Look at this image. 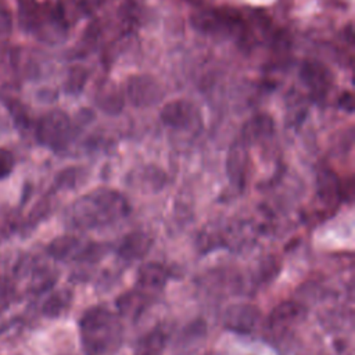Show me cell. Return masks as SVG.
<instances>
[{
  "instance_id": "cell-14",
  "label": "cell",
  "mask_w": 355,
  "mask_h": 355,
  "mask_svg": "<svg viewBox=\"0 0 355 355\" xmlns=\"http://www.w3.org/2000/svg\"><path fill=\"white\" fill-rule=\"evenodd\" d=\"M273 132V122L268 115H258L247 122L243 129V141L245 144L262 140Z\"/></svg>"
},
{
  "instance_id": "cell-19",
  "label": "cell",
  "mask_w": 355,
  "mask_h": 355,
  "mask_svg": "<svg viewBox=\"0 0 355 355\" xmlns=\"http://www.w3.org/2000/svg\"><path fill=\"white\" fill-rule=\"evenodd\" d=\"M319 196L327 204H336L341 197V184L334 173L324 171L319 175Z\"/></svg>"
},
{
  "instance_id": "cell-5",
  "label": "cell",
  "mask_w": 355,
  "mask_h": 355,
  "mask_svg": "<svg viewBox=\"0 0 355 355\" xmlns=\"http://www.w3.org/2000/svg\"><path fill=\"white\" fill-rule=\"evenodd\" d=\"M94 251L93 244H83L78 237L73 236H61L54 239L49 247L47 252L51 258L57 261H68V259H79L86 261L92 258Z\"/></svg>"
},
{
  "instance_id": "cell-20",
  "label": "cell",
  "mask_w": 355,
  "mask_h": 355,
  "mask_svg": "<svg viewBox=\"0 0 355 355\" xmlns=\"http://www.w3.org/2000/svg\"><path fill=\"white\" fill-rule=\"evenodd\" d=\"M15 288L8 277L0 276V312L6 311L14 300Z\"/></svg>"
},
{
  "instance_id": "cell-15",
  "label": "cell",
  "mask_w": 355,
  "mask_h": 355,
  "mask_svg": "<svg viewBox=\"0 0 355 355\" xmlns=\"http://www.w3.org/2000/svg\"><path fill=\"white\" fill-rule=\"evenodd\" d=\"M147 305V295L139 290L122 294L116 301V308L122 316L137 318Z\"/></svg>"
},
{
  "instance_id": "cell-10",
  "label": "cell",
  "mask_w": 355,
  "mask_h": 355,
  "mask_svg": "<svg viewBox=\"0 0 355 355\" xmlns=\"http://www.w3.org/2000/svg\"><path fill=\"white\" fill-rule=\"evenodd\" d=\"M168 280V270L155 262H146L137 272V290L148 295L150 293L161 291Z\"/></svg>"
},
{
  "instance_id": "cell-21",
  "label": "cell",
  "mask_w": 355,
  "mask_h": 355,
  "mask_svg": "<svg viewBox=\"0 0 355 355\" xmlns=\"http://www.w3.org/2000/svg\"><path fill=\"white\" fill-rule=\"evenodd\" d=\"M14 155L6 148H0V180L10 176V173L14 169Z\"/></svg>"
},
{
  "instance_id": "cell-16",
  "label": "cell",
  "mask_w": 355,
  "mask_h": 355,
  "mask_svg": "<svg viewBox=\"0 0 355 355\" xmlns=\"http://www.w3.org/2000/svg\"><path fill=\"white\" fill-rule=\"evenodd\" d=\"M71 300H72L71 291L57 290L46 298V301L43 302V306H42V312L47 318H58L69 308Z\"/></svg>"
},
{
  "instance_id": "cell-22",
  "label": "cell",
  "mask_w": 355,
  "mask_h": 355,
  "mask_svg": "<svg viewBox=\"0 0 355 355\" xmlns=\"http://www.w3.org/2000/svg\"><path fill=\"white\" fill-rule=\"evenodd\" d=\"M12 31V15L10 10L0 3V36L10 35Z\"/></svg>"
},
{
  "instance_id": "cell-12",
  "label": "cell",
  "mask_w": 355,
  "mask_h": 355,
  "mask_svg": "<svg viewBox=\"0 0 355 355\" xmlns=\"http://www.w3.org/2000/svg\"><path fill=\"white\" fill-rule=\"evenodd\" d=\"M151 244L153 239L147 233L130 232L122 239L118 247V255L125 261L140 259L148 252Z\"/></svg>"
},
{
  "instance_id": "cell-4",
  "label": "cell",
  "mask_w": 355,
  "mask_h": 355,
  "mask_svg": "<svg viewBox=\"0 0 355 355\" xmlns=\"http://www.w3.org/2000/svg\"><path fill=\"white\" fill-rule=\"evenodd\" d=\"M305 308L294 301L277 305L268 316L265 327L270 338L282 340L294 330L305 318Z\"/></svg>"
},
{
  "instance_id": "cell-18",
  "label": "cell",
  "mask_w": 355,
  "mask_h": 355,
  "mask_svg": "<svg viewBox=\"0 0 355 355\" xmlns=\"http://www.w3.org/2000/svg\"><path fill=\"white\" fill-rule=\"evenodd\" d=\"M165 343V334L161 330H153L139 340L135 355H161Z\"/></svg>"
},
{
  "instance_id": "cell-9",
  "label": "cell",
  "mask_w": 355,
  "mask_h": 355,
  "mask_svg": "<svg viewBox=\"0 0 355 355\" xmlns=\"http://www.w3.org/2000/svg\"><path fill=\"white\" fill-rule=\"evenodd\" d=\"M18 273L24 276L29 275V290L35 294H40L43 291L50 290L57 279V275L53 269H50L46 265L36 263L33 261L21 262Z\"/></svg>"
},
{
  "instance_id": "cell-11",
  "label": "cell",
  "mask_w": 355,
  "mask_h": 355,
  "mask_svg": "<svg viewBox=\"0 0 355 355\" xmlns=\"http://www.w3.org/2000/svg\"><path fill=\"white\" fill-rule=\"evenodd\" d=\"M128 94L133 104L143 107L155 103L161 94V90L153 78L135 76L129 79Z\"/></svg>"
},
{
  "instance_id": "cell-7",
  "label": "cell",
  "mask_w": 355,
  "mask_h": 355,
  "mask_svg": "<svg viewBox=\"0 0 355 355\" xmlns=\"http://www.w3.org/2000/svg\"><path fill=\"white\" fill-rule=\"evenodd\" d=\"M248 165V154L245 143L239 140L232 144L226 158V172L233 187L243 190L245 186V173Z\"/></svg>"
},
{
  "instance_id": "cell-6",
  "label": "cell",
  "mask_w": 355,
  "mask_h": 355,
  "mask_svg": "<svg viewBox=\"0 0 355 355\" xmlns=\"http://www.w3.org/2000/svg\"><path fill=\"white\" fill-rule=\"evenodd\" d=\"M261 316L259 309L251 304H237L226 309L223 323L227 329L237 333H250Z\"/></svg>"
},
{
  "instance_id": "cell-2",
  "label": "cell",
  "mask_w": 355,
  "mask_h": 355,
  "mask_svg": "<svg viewBox=\"0 0 355 355\" xmlns=\"http://www.w3.org/2000/svg\"><path fill=\"white\" fill-rule=\"evenodd\" d=\"M79 334L85 355H104L119 340L121 324L107 308L93 306L82 315Z\"/></svg>"
},
{
  "instance_id": "cell-3",
  "label": "cell",
  "mask_w": 355,
  "mask_h": 355,
  "mask_svg": "<svg viewBox=\"0 0 355 355\" xmlns=\"http://www.w3.org/2000/svg\"><path fill=\"white\" fill-rule=\"evenodd\" d=\"M71 133L72 128L68 115L58 110L43 115L36 129L37 141L54 151L67 147L71 139Z\"/></svg>"
},
{
  "instance_id": "cell-17",
  "label": "cell",
  "mask_w": 355,
  "mask_h": 355,
  "mask_svg": "<svg viewBox=\"0 0 355 355\" xmlns=\"http://www.w3.org/2000/svg\"><path fill=\"white\" fill-rule=\"evenodd\" d=\"M17 14H18V24L19 28L25 32H32L36 28L40 7L36 0H18L17 6Z\"/></svg>"
},
{
  "instance_id": "cell-1",
  "label": "cell",
  "mask_w": 355,
  "mask_h": 355,
  "mask_svg": "<svg viewBox=\"0 0 355 355\" xmlns=\"http://www.w3.org/2000/svg\"><path fill=\"white\" fill-rule=\"evenodd\" d=\"M129 209L128 200L119 191L96 189L69 207L65 220L72 229H94L125 218Z\"/></svg>"
},
{
  "instance_id": "cell-8",
  "label": "cell",
  "mask_w": 355,
  "mask_h": 355,
  "mask_svg": "<svg viewBox=\"0 0 355 355\" xmlns=\"http://www.w3.org/2000/svg\"><path fill=\"white\" fill-rule=\"evenodd\" d=\"M197 110L194 105L184 100L171 101L161 111L162 122L176 129H187L194 121H197Z\"/></svg>"
},
{
  "instance_id": "cell-13",
  "label": "cell",
  "mask_w": 355,
  "mask_h": 355,
  "mask_svg": "<svg viewBox=\"0 0 355 355\" xmlns=\"http://www.w3.org/2000/svg\"><path fill=\"white\" fill-rule=\"evenodd\" d=\"M193 24L201 31L220 32L234 28V25L237 24V18H234V14L232 12L215 10L198 14L197 18H193Z\"/></svg>"
}]
</instances>
